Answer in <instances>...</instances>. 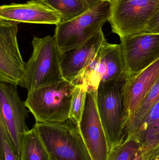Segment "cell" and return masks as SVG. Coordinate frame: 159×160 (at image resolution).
<instances>
[{
    "mask_svg": "<svg viewBox=\"0 0 159 160\" xmlns=\"http://www.w3.org/2000/svg\"><path fill=\"white\" fill-rule=\"evenodd\" d=\"M33 51L25 64L20 85L28 92L64 80L61 68L62 52L53 37L35 36Z\"/></svg>",
    "mask_w": 159,
    "mask_h": 160,
    "instance_id": "obj_1",
    "label": "cell"
},
{
    "mask_svg": "<svg viewBox=\"0 0 159 160\" xmlns=\"http://www.w3.org/2000/svg\"><path fill=\"white\" fill-rule=\"evenodd\" d=\"M127 81L125 77L101 82L96 91L97 108L110 152L126 138L124 90Z\"/></svg>",
    "mask_w": 159,
    "mask_h": 160,
    "instance_id": "obj_2",
    "label": "cell"
},
{
    "mask_svg": "<svg viewBox=\"0 0 159 160\" xmlns=\"http://www.w3.org/2000/svg\"><path fill=\"white\" fill-rule=\"evenodd\" d=\"M50 160H91L78 124L72 118L57 123H35Z\"/></svg>",
    "mask_w": 159,
    "mask_h": 160,
    "instance_id": "obj_3",
    "label": "cell"
},
{
    "mask_svg": "<svg viewBox=\"0 0 159 160\" xmlns=\"http://www.w3.org/2000/svg\"><path fill=\"white\" fill-rule=\"evenodd\" d=\"M75 87L63 80L29 91L25 103L36 123H57L69 119Z\"/></svg>",
    "mask_w": 159,
    "mask_h": 160,
    "instance_id": "obj_4",
    "label": "cell"
},
{
    "mask_svg": "<svg viewBox=\"0 0 159 160\" xmlns=\"http://www.w3.org/2000/svg\"><path fill=\"white\" fill-rule=\"evenodd\" d=\"M112 4L102 2L82 15L56 25L54 37L62 52L76 48L102 30L111 15Z\"/></svg>",
    "mask_w": 159,
    "mask_h": 160,
    "instance_id": "obj_5",
    "label": "cell"
},
{
    "mask_svg": "<svg viewBox=\"0 0 159 160\" xmlns=\"http://www.w3.org/2000/svg\"><path fill=\"white\" fill-rule=\"evenodd\" d=\"M109 22L119 38L143 33L158 11L159 0H115Z\"/></svg>",
    "mask_w": 159,
    "mask_h": 160,
    "instance_id": "obj_6",
    "label": "cell"
},
{
    "mask_svg": "<svg viewBox=\"0 0 159 160\" xmlns=\"http://www.w3.org/2000/svg\"><path fill=\"white\" fill-rule=\"evenodd\" d=\"M126 77L120 44H110L107 40L94 59L72 83L82 85L87 92H96L101 82Z\"/></svg>",
    "mask_w": 159,
    "mask_h": 160,
    "instance_id": "obj_7",
    "label": "cell"
},
{
    "mask_svg": "<svg viewBox=\"0 0 159 160\" xmlns=\"http://www.w3.org/2000/svg\"><path fill=\"white\" fill-rule=\"evenodd\" d=\"M120 39L127 80L132 78L159 60V34L143 33Z\"/></svg>",
    "mask_w": 159,
    "mask_h": 160,
    "instance_id": "obj_8",
    "label": "cell"
},
{
    "mask_svg": "<svg viewBox=\"0 0 159 160\" xmlns=\"http://www.w3.org/2000/svg\"><path fill=\"white\" fill-rule=\"evenodd\" d=\"M17 23L0 19V82L20 85L26 63L17 39Z\"/></svg>",
    "mask_w": 159,
    "mask_h": 160,
    "instance_id": "obj_9",
    "label": "cell"
},
{
    "mask_svg": "<svg viewBox=\"0 0 159 160\" xmlns=\"http://www.w3.org/2000/svg\"><path fill=\"white\" fill-rule=\"evenodd\" d=\"M79 129L91 160H107L109 145L96 102V92H87Z\"/></svg>",
    "mask_w": 159,
    "mask_h": 160,
    "instance_id": "obj_10",
    "label": "cell"
},
{
    "mask_svg": "<svg viewBox=\"0 0 159 160\" xmlns=\"http://www.w3.org/2000/svg\"><path fill=\"white\" fill-rule=\"evenodd\" d=\"M17 86L0 82V116L13 140L17 154L20 156L21 136L29 130L25 122L29 111L25 102L19 96Z\"/></svg>",
    "mask_w": 159,
    "mask_h": 160,
    "instance_id": "obj_11",
    "label": "cell"
},
{
    "mask_svg": "<svg viewBox=\"0 0 159 160\" xmlns=\"http://www.w3.org/2000/svg\"><path fill=\"white\" fill-rule=\"evenodd\" d=\"M0 19L16 23L56 25L62 21L58 13L39 0L1 6Z\"/></svg>",
    "mask_w": 159,
    "mask_h": 160,
    "instance_id": "obj_12",
    "label": "cell"
},
{
    "mask_svg": "<svg viewBox=\"0 0 159 160\" xmlns=\"http://www.w3.org/2000/svg\"><path fill=\"white\" fill-rule=\"evenodd\" d=\"M106 41L102 30L78 48L62 52L61 68L64 80L72 83Z\"/></svg>",
    "mask_w": 159,
    "mask_h": 160,
    "instance_id": "obj_13",
    "label": "cell"
},
{
    "mask_svg": "<svg viewBox=\"0 0 159 160\" xmlns=\"http://www.w3.org/2000/svg\"><path fill=\"white\" fill-rule=\"evenodd\" d=\"M159 78V60L132 78L127 80L124 90L126 126Z\"/></svg>",
    "mask_w": 159,
    "mask_h": 160,
    "instance_id": "obj_14",
    "label": "cell"
},
{
    "mask_svg": "<svg viewBox=\"0 0 159 160\" xmlns=\"http://www.w3.org/2000/svg\"><path fill=\"white\" fill-rule=\"evenodd\" d=\"M20 158L21 160H50L46 148L34 127L21 136Z\"/></svg>",
    "mask_w": 159,
    "mask_h": 160,
    "instance_id": "obj_15",
    "label": "cell"
},
{
    "mask_svg": "<svg viewBox=\"0 0 159 160\" xmlns=\"http://www.w3.org/2000/svg\"><path fill=\"white\" fill-rule=\"evenodd\" d=\"M159 101V78L149 91L132 118L126 124V137L130 135L142 124L152 108Z\"/></svg>",
    "mask_w": 159,
    "mask_h": 160,
    "instance_id": "obj_16",
    "label": "cell"
},
{
    "mask_svg": "<svg viewBox=\"0 0 159 160\" xmlns=\"http://www.w3.org/2000/svg\"><path fill=\"white\" fill-rule=\"evenodd\" d=\"M58 13L62 21L72 19L88 10L82 0H39Z\"/></svg>",
    "mask_w": 159,
    "mask_h": 160,
    "instance_id": "obj_17",
    "label": "cell"
},
{
    "mask_svg": "<svg viewBox=\"0 0 159 160\" xmlns=\"http://www.w3.org/2000/svg\"><path fill=\"white\" fill-rule=\"evenodd\" d=\"M141 150L142 147L136 138L127 137L122 143L110 151L107 160H134Z\"/></svg>",
    "mask_w": 159,
    "mask_h": 160,
    "instance_id": "obj_18",
    "label": "cell"
},
{
    "mask_svg": "<svg viewBox=\"0 0 159 160\" xmlns=\"http://www.w3.org/2000/svg\"><path fill=\"white\" fill-rule=\"evenodd\" d=\"M0 160H21L2 117L0 116Z\"/></svg>",
    "mask_w": 159,
    "mask_h": 160,
    "instance_id": "obj_19",
    "label": "cell"
},
{
    "mask_svg": "<svg viewBox=\"0 0 159 160\" xmlns=\"http://www.w3.org/2000/svg\"><path fill=\"white\" fill-rule=\"evenodd\" d=\"M87 91L82 85H75L72 96L70 118L73 119L79 125L86 105Z\"/></svg>",
    "mask_w": 159,
    "mask_h": 160,
    "instance_id": "obj_20",
    "label": "cell"
},
{
    "mask_svg": "<svg viewBox=\"0 0 159 160\" xmlns=\"http://www.w3.org/2000/svg\"><path fill=\"white\" fill-rule=\"evenodd\" d=\"M158 119H159V101L150 110V112L146 117L144 120L143 121L139 128L135 130L130 135H128L127 137L135 136L137 133L143 130L148 125H150Z\"/></svg>",
    "mask_w": 159,
    "mask_h": 160,
    "instance_id": "obj_21",
    "label": "cell"
},
{
    "mask_svg": "<svg viewBox=\"0 0 159 160\" xmlns=\"http://www.w3.org/2000/svg\"><path fill=\"white\" fill-rule=\"evenodd\" d=\"M144 33L159 34V9L147 23Z\"/></svg>",
    "mask_w": 159,
    "mask_h": 160,
    "instance_id": "obj_22",
    "label": "cell"
},
{
    "mask_svg": "<svg viewBox=\"0 0 159 160\" xmlns=\"http://www.w3.org/2000/svg\"><path fill=\"white\" fill-rule=\"evenodd\" d=\"M89 9L93 8L101 3V0H82Z\"/></svg>",
    "mask_w": 159,
    "mask_h": 160,
    "instance_id": "obj_23",
    "label": "cell"
},
{
    "mask_svg": "<svg viewBox=\"0 0 159 160\" xmlns=\"http://www.w3.org/2000/svg\"><path fill=\"white\" fill-rule=\"evenodd\" d=\"M149 160H159V145L154 150Z\"/></svg>",
    "mask_w": 159,
    "mask_h": 160,
    "instance_id": "obj_24",
    "label": "cell"
},
{
    "mask_svg": "<svg viewBox=\"0 0 159 160\" xmlns=\"http://www.w3.org/2000/svg\"><path fill=\"white\" fill-rule=\"evenodd\" d=\"M134 160H144V159L143 156L142 150H140L136 157V158Z\"/></svg>",
    "mask_w": 159,
    "mask_h": 160,
    "instance_id": "obj_25",
    "label": "cell"
},
{
    "mask_svg": "<svg viewBox=\"0 0 159 160\" xmlns=\"http://www.w3.org/2000/svg\"><path fill=\"white\" fill-rule=\"evenodd\" d=\"M102 2H105V1H106V2H109L111 3H112L113 2L115 1V0H101Z\"/></svg>",
    "mask_w": 159,
    "mask_h": 160,
    "instance_id": "obj_26",
    "label": "cell"
},
{
    "mask_svg": "<svg viewBox=\"0 0 159 160\" xmlns=\"http://www.w3.org/2000/svg\"><path fill=\"white\" fill-rule=\"evenodd\" d=\"M30 1H33V0H30Z\"/></svg>",
    "mask_w": 159,
    "mask_h": 160,
    "instance_id": "obj_27",
    "label": "cell"
}]
</instances>
